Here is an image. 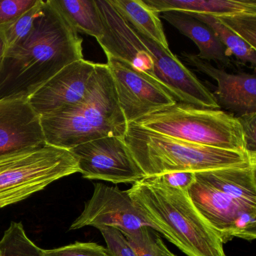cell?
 I'll list each match as a JSON object with an SVG mask.
<instances>
[{
    "label": "cell",
    "instance_id": "8",
    "mask_svg": "<svg viewBox=\"0 0 256 256\" xmlns=\"http://www.w3.org/2000/svg\"><path fill=\"white\" fill-rule=\"evenodd\" d=\"M106 55L120 106L128 124H134L176 102L148 74L136 70L126 61Z\"/></svg>",
    "mask_w": 256,
    "mask_h": 256
},
{
    "label": "cell",
    "instance_id": "11",
    "mask_svg": "<svg viewBox=\"0 0 256 256\" xmlns=\"http://www.w3.org/2000/svg\"><path fill=\"white\" fill-rule=\"evenodd\" d=\"M96 66L84 59L68 64L28 97V102L41 118L78 104L88 92Z\"/></svg>",
    "mask_w": 256,
    "mask_h": 256
},
{
    "label": "cell",
    "instance_id": "12",
    "mask_svg": "<svg viewBox=\"0 0 256 256\" xmlns=\"http://www.w3.org/2000/svg\"><path fill=\"white\" fill-rule=\"evenodd\" d=\"M96 2L103 26L102 36L97 42L104 54L126 61L154 80L152 56L137 34L118 14L109 0H96Z\"/></svg>",
    "mask_w": 256,
    "mask_h": 256
},
{
    "label": "cell",
    "instance_id": "14",
    "mask_svg": "<svg viewBox=\"0 0 256 256\" xmlns=\"http://www.w3.org/2000/svg\"><path fill=\"white\" fill-rule=\"evenodd\" d=\"M182 56L198 71L217 82L218 88L212 95L220 108H223L234 116L235 114L240 116L256 113V74L245 72L230 74L199 59L197 55L184 52Z\"/></svg>",
    "mask_w": 256,
    "mask_h": 256
},
{
    "label": "cell",
    "instance_id": "20",
    "mask_svg": "<svg viewBox=\"0 0 256 256\" xmlns=\"http://www.w3.org/2000/svg\"><path fill=\"white\" fill-rule=\"evenodd\" d=\"M78 32L88 34L96 40L103 34L102 22L96 0H50Z\"/></svg>",
    "mask_w": 256,
    "mask_h": 256
},
{
    "label": "cell",
    "instance_id": "4",
    "mask_svg": "<svg viewBox=\"0 0 256 256\" xmlns=\"http://www.w3.org/2000/svg\"><path fill=\"white\" fill-rule=\"evenodd\" d=\"M145 176L256 164V154L204 146L128 124L124 137Z\"/></svg>",
    "mask_w": 256,
    "mask_h": 256
},
{
    "label": "cell",
    "instance_id": "10",
    "mask_svg": "<svg viewBox=\"0 0 256 256\" xmlns=\"http://www.w3.org/2000/svg\"><path fill=\"white\" fill-rule=\"evenodd\" d=\"M134 31L150 52L154 64V80L176 102L206 108H220L212 94L172 52H168L150 38Z\"/></svg>",
    "mask_w": 256,
    "mask_h": 256
},
{
    "label": "cell",
    "instance_id": "1",
    "mask_svg": "<svg viewBox=\"0 0 256 256\" xmlns=\"http://www.w3.org/2000/svg\"><path fill=\"white\" fill-rule=\"evenodd\" d=\"M83 40L44 1L30 34L7 49L0 66V100L26 98L72 62L84 59Z\"/></svg>",
    "mask_w": 256,
    "mask_h": 256
},
{
    "label": "cell",
    "instance_id": "31",
    "mask_svg": "<svg viewBox=\"0 0 256 256\" xmlns=\"http://www.w3.org/2000/svg\"><path fill=\"white\" fill-rule=\"evenodd\" d=\"M242 127L246 150L256 154V113L238 116Z\"/></svg>",
    "mask_w": 256,
    "mask_h": 256
},
{
    "label": "cell",
    "instance_id": "33",
    "mask_svg": "<svg viewBox=\"0 0 256 256\" xmlns=\"http://www.w3.org/2000/svg\"><path fill=\"white\" fill-rule=\"evenodd\" d=\"M6 52V46L5 42L2 38V35L0 34V66L4 60Z\"/></svg>",
    "mask_w": 256,
    "mask_h": 256
},
{
    "label": "cell",
    "instance_id": "9",
    "mask_svg": "<svg viewBox=\"0 0 256 256\" xmlns=\"http://www.w3.org/2000/svg\"><path fill=\"white\" fill-rule=\"evenodd\" d=\"M86 226L97 229L114 228L122 234L133 233L144 228L154 230L126 191L103 184H94L92 197L85 203L83 211L73 222L70 230Z\"/></svg>",
    "mask_w": 256,
    "mask_h": 256
},
{
    "label": "cell",
    "instance_id": "32",
    "mask_svg": "<svg viewBox=\"0 0 256 256\" xmlns=\"http://www.w3.org/2000/svg\"><path fill=\"white\" fill-rule=\"evenodd\" d=\"M156 244L158 256H176L172 253L168 248L167 246L163 242L162 240L158 236L155 235Z\"/></svg>",
    "mask_w": 256,
    "mask_h": 256
},
{
    "label": "cell",
    "instance_id": "27",
    "mask_svg": "<svg viewBox=\"0 0 256 256\" xmlns=\"http://www.w3.org/2000/svg\"><path fill=\"white\" fill-rule=\"evenodd\" d=\"M150 229L144 228L133 233L122 234L137 256H158L155 235Z\"/></svg>",
    "mask_w": 256,
    "mask_h": 256
},
{
    "label": "cell",
    "instance_id": "21",
    "mask_svg": "<svg viewBox=\"0 0 256 256\" xmlns=\"http://www.w3.org/2000/svg\"><path fill=\"white\" fill-rule=\"evenodd\" d=\"M200 22L208 25L218 37L230 55H234L242 64L256 66V50L245 42L242 38L226 28L215 16L188 13Z\"/></svg>",
    "mask_w": 256,
    "mask_h": 256
},
{
    "label": "cell",
    "instance_id": "2",
    "mask_svg": "<svg viewBox=\"0 0 256 256\" xmlns=\"http://www.w3.org/2000/svg\"><path fill=\"white\" fill-rule=\"evenodd\" d=\"M126 192L154 230L187 256H227L220 235L196 209L188 191L145 176Z\"/></svg>",
    "mask_w": 256,
    "mask_h": 256
},
{
    "label": "cell",
    "instance_id": "17",
    "mask_svg": "<svg viewBox=\"0 0 256 256\" xmlns=\"http://www.w3.org/2000/svg\"><path fill=\"white\" fill-rule=\"evenodd\" d=\"M162 14V18L198 46L199 59L230 65V54L208 25L184 12L170 11Z\"/></svg>",
    "mask_w": 256,
    "mask_h": 256
},
{
    "label": "cell",
    "instance_id": "5",
    "mask_svg": "<svg viewBox=\"0 0 256 256\" xmlns=\"http://www.w3.org/2000/svg\"><path fill=\"white\" fill-rule=\"evenodd\" d=\"M134 124L185 142L220 149L248 152L238 118L220 109L176 102Z\"/></svg>",
    "mask_w": 256,
    "mask_h": 256
},
{
    "label": "cell",
    "instance_id": "29",
    "mask_svg": "<svg viewBox=\"0 0 256 256\" xmlns=\"http://www.w3.org/2000/svg\"><path fill=\"white\" fill-rule=\"evenodd\" d=\"M38 0H0V26L18 18L35 6Z\"/></svg>",
    "mask_w": 256,
    "mask_h": 256
},
{
    "label": "cell",
    "instance_id": "24",
    "mask_svg": "<svg viewBox=\"0 0 256 256\" xmlns=\"http://www.w3.org/2000/svg\"><path fill=\"white\" fill-rule=\"evenodd\" d=\"M216 18L256 50V13L244 12Z\"/></svg>",
    "mask_w": 256,
    "mask_h": 256
},
{
    "label": "cell",
    "instance_id": "18",
    "mask_svg": "<svg viewBox=\"0 0 256 256\" xmlns=\"http://www.w3.org/2000/svg\"><path fill=\"white\" fill-rule=\"evenodd\" d=\"M157 13L170 11L220 16L240 13H256L254 0H143Z\"/></svg>",
    "mask_w": 256,
    "mask_h": 256
},
{
    "label": "cell",
    "instance_id": "23",
    "mask_svg": "<svg viewBox=\"0 0 256 256\" xmlns=\"http://www.w3.org/2000/svg\"><path fill=\"white\" fill-rule=\"evenodd\" d=\"M44 1L38 0L36 5L10 23L0 26V34L7 49L26 38L34 29L36 20L42 12Z\"/></svg>",
    "mask_w": 256,
    "mask_h": 256
},
{
    "label": "cell",
    "instance_id": "16",
    "mask_svg": "<svg viewBox=\"0 0 256 256\" xmlns=\"http://www.w3.org/2000/svg\"><path fill=\"white\" fill-rule=\"evenodd\" d=\"M194 176L242 208L256 210V164L196 172Z\"/></svg>",
    "mask_w": 256,
    "mask_h": 256
},
{
    "label": "cell",
    "instance_id": "7",
    "mask_svg": "<svg viewBox=\"0 0 256 256\" xmlns=\"http://www.w3.org/2000/svg\"><path fill=\"white\" fill-rule=\"evenodd\" d=\"M85 179L134 184L145 178L122 138H101L70 150Z\"/></svg>",
    "mask_w": 256,
    "mask_h": 256
},
{
    "label": "cell",
    "instance_id": "26",
    "mask_svg": "<svg viewBox=\"0 0 256 256\" xmlns=\"http://www.w3.org/2000/svg\"><path fill=\"white\" fill-rule=\"evenodd\" d=\"M230 238L252 241L256 238V210H242L232 223Z\"/></svg>",
    "mask_w": 256,
    "mask_h": 256
},
{
    "label": "cell",
    "instance_id": "25",
    "mask_svg": "<svg viewBox=\"0 0 256 256\" xmlns=\"http://www.w3.org/2000/svg\"><path fill=\"white\" fill-rule=\"evenodd\" d=\"M44 256H110L106 247L96 242H76L52 250H43Z\"/></svg>",
    "mask_w": 256,
    "mask_h": 256
},
{
    "label": "cell",
    "instance_id": "28",
    "mask_svg": "<svg viewBox=\"0 0 256 256\" xmlns=\"http://www.w3.org/2000/svg\"><path fill=\"white\" fill-rule=\"evenodd\" d=\"M106 242L110 256H137L122 232L114 228H98Z\"/></svg>",
    "mask_w": 256,
    "mask_h": 256
},
{
    "label": "cell",
    "instance_id": "13",
    "mask_svg": "<svg viewBox=\"0 0 256 256\" xmlns=\"http://www.w3.org/2000/svg\"><path fill=\"white\" fill-rule=\"evenodd\" d=\"M46 145L41 118L26 98L0 100V155Z\"/></svg>",
    "mask_w": 256,
    "mask_h": 256
},
{
    "label": "cell",
    "instance_id": "22",
    "mask_svg": "<svg viewBox=\"0 0 256 256\" xmlns=\"http://www.w3.org/2000/svg\"><path fill=\"white\" fill-rule=\"evenodd\" d=\"M0 256H44L38 247L26 234L20 222H12L0 240Z\"/></svg>",
    "mask_w": 256,
    "mask_h": 256
},
{
    "label": "cell",
    "instance_id": "3",
    "mask_svg": "<svg viewBox=\"0 0 256 256\" xmlns=\"http://www.w3.org/2000/svg\"><path fill=\"white\" fill-rule=\"evenodd\" d=\"M46 144L72 148L101 138H122L128 122L121 110L107 64H96L83 100L58 113L41 118Z\"/></svg>",
    "mask_w": 256,
    "mask_h": 256
},
{
    "label": "cell",
    "instance_id": "30",
    "mask_svg": "<svg viewBox=\"0 0 256 256\" xmlns=\"http://www.w3.org/2000/svg\"><path fill=\"white\" fill-rule=\"evenodd\" d=\"M150 176H154L158 182L164 185L186 191H188L196 180L194 172H170Z\"/></svg>",
    "mask_w": 256,
    "mask_h": 256
},
{
    "label": "cell",
    "instance_id": "15",
    "mask_svg": "<svg viewBox=\"0 0 256 256\" xmlns=\"http://www.w3.org/2000/svg\"><path fill=\"white\" fill-rule=\"evenodd\" d=\"M188 194L196 209L216 230L223 244L232 240L230 228L235 216L242 210L248 209L197 179L188 188Z\"/></svg>",
    "mask_w": 256,
    "mask_h": 256
},
{
    "label": "cell",
    "instance_id": "19",
    "mask_svg": "<svg viewBox=\"0 0 256 256\" xmlns=\"http://www.w3.org/2000/svg\"><path fill=\"white\" fill-rule=\"evenodd\" d=\"M112 6L134 30L170 52L160 14L143 0H109Z\"/></svg>",
    "mask_w": 256,
    "mask_h": 256
},
{
    "label": "cell",
    "instance_id": "6",
    "mask_svg": "<svg viewBox=\"0 0 256 256\" xmlns=\"http://www.w3.org/2000/svg\"><path fill=\"white\" fill-rule=\"evenodd\" d=\"M76 173L78 163L70 151L47 144L0 155V209Z\"/></svg>",
    "mask_w": 256,
    "mask_h": 256
}]
</instances>
